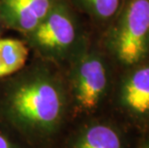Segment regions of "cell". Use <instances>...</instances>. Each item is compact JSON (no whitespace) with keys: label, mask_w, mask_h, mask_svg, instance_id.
<instances>
[{"label":"cell","mask_w":149,"mask_h":148,"mask_svg":"<svg viewBox=\"0 0 149 148\" xmlns=\"http://www.w3.org/2000/svg\"><path fill=\"white\" fill-rule=\"evenodd\" d=\"M9 113L17 124L30 130L52 131L64 112V95L52 79L36 76L19 84L12 91Z\"/></svg>","instance_id":"6da1fadb"},{"label":"cell","mask_w":149,"mask_h":148,"mask_svg":"<svg viewBox=\"0 0 149 148\" xmlns=\"http://www.w3.org/2000/svg\"><path fill=\"white\" fill-rule=\"evenodd\" d=\"M149 39V0H131L123 13L115 36L120 62L135 65L144 57Z\"/></svg>","instance_id":"7a4b0ae2"},{"label":"cell","mask_w":149,"mask_h":148,"mask_svg":"<svg viewBox=\"0 0 149 148\" xmlns=\"http://www.w3.org/2000/svg\"><path fill=\"white\" fill-rule=\"evenodd\" d=\"M34 42L45 52L62 53L74 42L76 27L69 12L61 4L52 11L32 32Z\"/></svg>","instance_id":"3957f363"},{"label":"cell","mask_w":149,"mask_h":148,"mask_svg":"<svg viewBox=\"0 0 149 148\" xmlns=\"http://www.w3.org/2000/svg\"><path fill=\"white\" fill-rule=\"evenodd\" d=\"M107 87L106 68L96 56H88L79 64L75 74V97L81 108L93 110Z\"/></svg>","instance_id":"277c9868"},{"label":"cell","mask_w":149,"mask_h":148,"mask_svg":"<svg viewBox=\"0 0 149 148\" xmlns=\"http://www.w3.org/2000/svg\"><path fill=\"white\" fill-rule=\"evenodd\" d=\"M55 5V0H0V15L14 29L32 33Z\"/></svg>","instance_id":"5b68a950"},{"label":"cell","mask_w":149,"mask_h":148,"mask_svg":"<svg viewBox=\"0 0 149 148\" xmlns=\"http://www.w3.org/2000/svg\"><path fill=\"white\" fill-rule=\"evenodd\" d=\"M122 102L137 114L149 113V67L135 71L122 88Z\"/></svg>","instance_id":"8992f818"},{"label":"cell","mask_w":149,"mask_h":148,"mask_svg":"<svg viewBox=\"0 0 149 148\" xmlns=\"http://www.w3.org/2000/svg\"><path fill=\"white\" fill-rule=\"evenodd\" d=\"M28 58V49L20 40H0V78L11 75L23 67Z\"/></svg>","instance_id":"52a82bcc"},{"label":"cell","mask_w":149,"mask_h":148,"mask_svg":"<svg viewBox=\"0 0 149 148\" xmlns=\"http://www.w3.org/2000/svg\"><path fill=\"white\" fill-rule=\"evenodd\" d=\"M74 148H121L116 132L109 126H91L81 135Z\"/></svg>","instance_id":"ba28073f"},{"label":"cell","mask_w":149,"mask_h":148,"mask_svg":"<svg viewBox=\"0 0 149 148\" xmlns=\"http://www.w3.org/2000/svg\"><path fill=\"white\" fill-rule=\"evenodd\" d=\"M91 14L107 19L112 17L118 10L120 0H81Z\"/></svg>","instance_id":"9c48e42d"},{"label":"cell","mask_w":149,"mask_h":148,"mask_svg":"<svg viewBox=\"0 0 149 148\" xmlns=\"http://www.w3.org/2000/svg\"><path fill=\"white\" fill-rule=\"evenodd\" d=\"M0 148H15V146L8 138L0 134Z\"/></svg>","instance_id":"30bf717a"},{"label":"cell","mask_w":149,"mask_h":148,"mask_svg":"<svg viewBox=\"0 0 149 148\" xmlns=\"http://www.w3.org/2000/svg\"><path fill=\"white\" fill-rule=\"evenodd\" d=\"M144 148H149V144H147V145H146V146H145Z\"/></svg>","instance_id":"8fae6325"}]
</instances>
